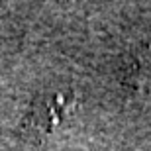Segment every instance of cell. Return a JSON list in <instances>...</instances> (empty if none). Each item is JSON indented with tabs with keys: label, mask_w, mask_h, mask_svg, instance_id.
<instances>
[{
	"label": "cell",
	"mask_w": 151,
	"mask_h": 151,
	"mask_svg": "<svg viewBox=\"0 0 151 151\" xmlns=\"http://www.w3.org/2000/svg\"><path fill=\"white\" fill-rule=\"evenodd\" d=\"M134 83L141 94L151 100V45L141 51L134 63Z\"/></svg>",
	"instance_id": "7a4b0ae2"
},
{
	"label": "cell",
	"mask_w": 151,
	"mask_h": 151,
	"mask_svg": "<svg viewBox=\"0 0 151 151\" xmlns=\"http://www.w3.org/2000/svg\"><path fill=\"white\" fill-rule=\"evenodd\" d=\"M77 98L71 90H49L37 96L32 106L29 120L39 132H53L75 110Z\"/></svg>",
	"instance_id": "6da1fadb"
}]
</instances>
